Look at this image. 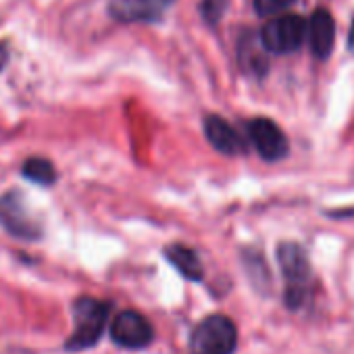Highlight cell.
<instances>
[{"label":"cell","mask_w":354,"mask_h":354,"mask_svg":"<svg viewBox=\"0 0 354 354\" xmlns=\"http://www.w3.org/2000/svg\"><path fill=\"white\" fill-rule=\"evenodd\" d=\"M111 304L92 296H82L73 302V331L65 342V350L80 352L98 344L106 327Z\"/></svg>","instance_id":"obj_1"},{"label":"cell","mask_w":354,"mask_h":354,"mask_svg":"<svg viewBox=\"0 0 354 354\" xmlns=\"http://www.w3.org/2000/svg\"><path fill=\"white\" fill-rule=\"evenodd\" d=\"M277 261L281 273L286 277V294L283 300L292 310H298L306 304L310 296V263L306 250L296 242H283L277 248Z\"/></svg>","instance_id":"obj_2"},{"label":"cell","mask_w":354,"mask_h":354,"mask_svg":"<svg viewBox=\"0 0 354 354\" xmlns=\"http://www.w3.org/2000/svg\"><path fill=\"white\" fill-rule=\"evenodd\" d=\"M236 346L238 329L225 315H211L203 319L190 337L192 354H234Z\"/></svg>","instance_id":"obj_3"},{"label":"cell","mask_w":354,"mask_h":354,"mask_svg":"<svg viewBox=\"0 0 354 354\" xmlns=\"http://www.w3.org/2000/svg\"><path fill=\"white\" fill-rule=\"evenodd\" d=\"M0 225L9 236L24 242H36L42 238V227L28 211L26 198L19 190H9L0 196Z\"/></svg>","instance_id":"obj_4"},{"label":"cell","mask_w":354,"mask_h":354,"mask_svg":"<svg viewBox=\"0 0 354 354\" xmlns=\"http://www.w3.org/2000/svg\"><path fill=\"white\" fill-rule=\"evenodd\" d=\"M261 40L273 55L296 53L306 40V21L298 15H279L263 26Z\"/></svg>","instance_id":"obj_5"},{"label":"cell","mask_w":354,"mask_h":354,"mask_svg":"<svg viewBox=\"0 0 354 354\" xmlns=\"http://www.w3.org/2000/svg\"><path fill=\"white\" fill-rule=\"evenodd\" d=\"M246 129H248V138H250L254 150L261 154V158L275 162V160H281L288 156V150H290L288 138H286L283 129L273 119H267V117L250 119Z\"/></svg>","instance_id":"obj_6"},{"label":"cell","mask_w":354,"mask_h":354,"mask_svg":"<svg viewBox=\"0 0 354 354\" xmlns=\"http://www.w3.org/2000/svg\"><path fill=\"white\" fill-rule=\"evenodd\" d=\"M111 337L121 348H146L152 337V325L138 310H121L111 323Z\"/></svg>","instance_id":"obj_7"},{"label":"cell","mask_w":354,"mask_h":354,"mask_svg":"<svg viewBox=\"0 0 354 354\" xmlns=\"http://www.w3.org/2000/svg\"><path fill=\"white\" fill-rule=\"evenodd\" d=\"M175 0H111L109 13L121 24H154L171 9Z\"/></svg>","instance_id":"obj_8"},{"label":"cell","mask_w":354,"mask_h":354,"mask_svg":"<svg viewBox=\"0 0 354 354\" xmlns=\"http://www.w3.org/2000/svg\"><path fill=\"white\" fill-rule=\"evenodd\" d=\"M203 129L209 144L225 156H240L248 150L244 138L219 115H209L203 123Z\"/></svg>","instance_id":"obj_9"},{"label":"cell","mask_w":354,"mask_h":354,"mask_svg":"<svg viewBox=\"0 0 354 354\" xmlns=\"http://www.w3.org/2000/svg\"><path fill=\"white\" fill-rule=\"evenodd\" d=\"M306 40L315 59L325 61L335 42V21L327 9H317L306 21Z\"/></svg>","instance_id":"obj_10"},{"label":"cell","mask_w":354,"mask_h":354,"mask_svg":"<svg viewBox=\"0 0 354 354\" xmlns=\"http://www.w3.org/2000/svg\"><path fill=\"white\" fill-rule=\"evenodd\" d=\"M238 61H240V67L254 77H263L269 71V50L265 48L261 34L248 32L240 38Z\"/></svg>","instance_id":"obj_11"},{"label":"cell","mask_w":354,"mask_h":354,"mask_svg":"<svg viewBox=\"0 0 354 354\" xmlns=\"http://www.w3.org/2000/svg\"><path fill=\"white\" fill-rule=\"evenodd\" d=\"M165 259L190 281H201L203 275H205V269H203V263H201L198 254L192 248L184 246V244L167 246L165 248Z\"/></svg>","instance_id":"obj_12"},{"label":"cell","mask_w":354,"mask_h":354,"mask_svg":"<svg viewBox=\"0 0 354 354\" xmlns=\"http://www.w3.org/2000/svg\"><path fill=\"white\" fill-rule=\"evenodd\" d=\"M21 173H24L26 180H30L32 184H38L42 188H48L59 180L55 165L48 158H42V156L28 158L24 162V167H21Z\"/></svg>","instance_id":"obj_13"},{"label":"cell","mask_w":354,"mask_h":354,"mask_svg":"<svg viewBox=\"0 0 354 354\" xmlns=\"http://www.w3.org/2000/svg\"><path fill=\"white\" fill-rule=\"evenodd\" d=\"M230 0H201V17L207 26H219L227 13Z\"/></svg>","instance_id":"obj_14"},{"label":"cell","mask_w":354,"mask_h":354,"mask_svg":"<svg viewBox=\"0 0 354 354\" xmlns=\"http://www.w3.org/2000/svg\"><path fill=\"white\" fill-rule=\"evenodd\" d=\"M296 0H254V11L261 17H273L288 11Z\"/></svg>","instance_id":"obj_15"},{"label":"cell","mask_w":354,"mask_h":354,"mask_svg":"<svg viewBox=\"0 0 354 354\" xmlns=\"http://www.w3.org/2000/svg\"><path fill=\"white\" fill-rule=\"evenodd\" d=\"M7 63H9V48H7L5 42H0V73H3Z\"/></svg>","instance_id":"obj_16"},{"label":"cell","mask_w":354,"mask_h":354,"mask_svg":"<svg viewBox=\"0 0 354 354\" xmlns=\"http://www.w3.org/2000/svg\"><path fill=\"white\" fill-rule=\"evenodd\" d=\"M348 53H350V55H354V17H352L350 32H348Z\"/></svg>","instance_id":"obj_17"}]
</instances>
